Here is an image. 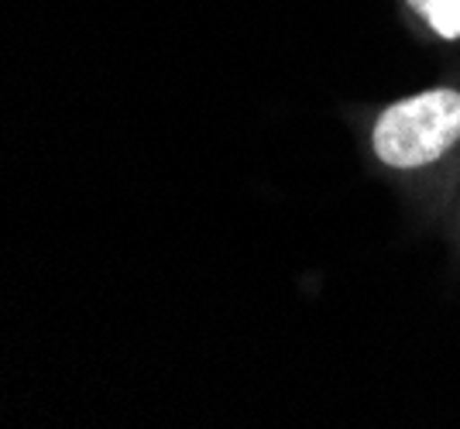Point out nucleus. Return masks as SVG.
I'll return each instance as SVG.
<instances>
[{
  "label": "nucleus",
  "instance_id": "f03ea898",
  "mask_svg": "<svg viewBox=\"0 0 460 429\" xmlns=\"http://www.w3.org/2000/svg\"><path fill=\"white\" fill-rule=\"evenodd\" d=\"M443 39H460V0H412Z\"/></svg>",
  "mask_w": 460,
  "mask_h": 429
},
{
  "label": "nucleus",
  "instance_id": "f257e3e1",
  "mask_svg": "<svg viewBox=\"0 0 460 429\" xmlns=\"http://www.w3.org/2000/svg\"><path fill=\"white\" fill-rule=\"evenodd\" d=\"M460 137V93L429 90L388 107L375 124V152L395 169L429 165Z\"/></svg>",
  "mask_w": 460,
  "mask_h": 429
}]
</instances>
